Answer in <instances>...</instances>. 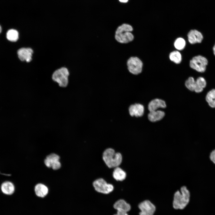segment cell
Masks as SVG:
<instances>
[{
    "label": "cell",
    "instance_id": "2e32d148",
    "mask_svg": "<svg viewBox=\"0 0 215 215\" xmlns=\"http://www.w3.org/2000/svg\"><path fill=\"white\" fill-rule=\"evenodd\" d=\"M1 190L2 193L5 194H12L15 191V187L13 184L10 181L3 182L1 185Z\"/></svg>",
    "mask_w": 215,
    "mask_h": 215
},
{
    "label": "cell",
    "instance_id": "8992f818",
    "mask_svg": "<svg viewBox=\"0 0 215 215\" xmlns=\"http://www.w3.org/2000/svg\"><path fill=\"white\" fill-rule=\"evenodd\" d=\"M208 63V61L206 58L199 55L194 57L190 60V66L196 71L202 73L205 71Z\"/></svg>",
    "mask_w": 215,
    "mask_h": 215
},
{
    "label": "cell",
    "instance_id": "5bb4252c",
    "mask_svg": "<svg viewBox=\"0 0 215 215\" xmlns=\"http://www.w3.org/2000/svg\"><path fill=\"white\" fill-rule=\"evenodd\" d=\"M165 113L162 111L156 110L150 111L148 115V119L151 122H155L162 119L164 116Z\"/></svg>",
    "mask_w": 215,
    "mask_h": 215
},
{
    "label": "cell",
    "instance_id": "44dd1931",
    "mask_svg": "<svg viewBox=\"0 0 215 215\" xmlns=\"http://www.w3.org/2000/svg\"><path fill=\"white\" fill-rule=\"evenodd\" d=\"M169 58L171 61L177 64L180 63L182 59L181 55L178 51L171 52L170 54Z\"/></svg>",
    "mask_w": 215,
    "mask_h": 215
},
{
    "label": "cell",
    "instance_id": "ba28073f",
    "mask_svg": "<svg viewBox=\"0 0 215 215\" xmlns=\"http://www.w3.org/2000/svg\"><path fill=\"white\" fill-rule=\"evenodd\" d=\"M138 206L141 210L139 215H153L156 209L155 206L148 200L141 202Z\"/></svg>",
    "mask_w": 215,
    "mask_h": 215
},
{
    "label": "cell",
    "instance_id": "3957f363",
    "mask_svg": "<svg viewBox=\"0 0 215 215\" xmlns=\"http://www.w3.org/2000/svg\"><path fill=\"white\" fill-rule=\"evenodd\" d=\"M103 161L109 168L118 167L121 163L122 156L119 153L116 152L113 149L108 148L103 152L102 155Z\"/></svg>",
    "mask_w": 215,
    "mask_h": 215
},
{
    "label": "cell",
    "instance_id": "484cf974",
    "mask_svg": "<svg viewBox=\"0 0 215 215\" xmlns=\"http://www.w3.org/2000/svg\"><path fill=\"white\" fill-rule=\"evenodd\" d=\"M114 215H128L127 212L123 211H117V213Z\"/></svg>",
    "mask_w": 215,
    "mask_h": 215
},
{
    "label": "cell",
    "instance_id": "30bf717a",
    "mask_svg": "<svg viewBox=\"0 0 215 215\" xmlns=\"http://www.w3.org/2000/svg\"><path fill=\"white\" fill-rule=\"evenodd\" d=\"M33 51L30 48H22L17 51L18 56L22 61L30 62L32 60Z\"/></svg>",
    "mask_w": 215,
    "mask_h": 215
},
{
    "label": "cell",
    "instance_id": "8fae6325",
    "mask_svg": "<svg viewBox=\"0 0 215 215\" xmlns=\"http://www.w3.org/2000/svg\"><path fill=\"white\" fill-rule=\"evenodd\" d=\"M188 40L191 44L201 43L203 39L202 34L196 30H191L188 34Z\"/></svg>",
    "mask_w": 215,
    "mask_h": 215
},
{
    "label": "cell",
    "instance_id": "277c9868",
    "mask_svg": "<svg viewBox=\"0 0 215 215\" xmlns=\"http://www.w3.org/2000/svg\"><path fill=\"white\" fill-rule=\"evenodd\" d=\"M126 65L127 70L132 74L138 75L142 71L143 63L137 57L132 56L129 57L127 60Z\"/></svg>",
    "mask_w": 215,
    "mask_h": 215
},
{
    "label": "cell",
    "instance_id": "e0dca14e",
    "mask_svg": "<svg viewBox=\"0 0 215 215\" xmlns=\"http://www.w3.org/2000/svg\"><path fill=\"white\" fill-rule=\"evenodd\" d=\"M113 178L116 181H122L126 177V173L122 168L119 167L114 169L113 173Z\"/></svg>",
    "mask_w": 215,
    "mask_h": 215
},
{
    "label": "cell",
    "instance_id": "603a6c76",
    "mask_svg": "<svg viewBox=\"0 0 215 215\" xmlns=\"http://www.w3.org/2000/svg\"><path fill=\"white\" fill-rule=\"evenodd\" d=\"M185 85L186 87L189 90L194 91L196 86V81L193 77H189L185 81Z\"/></svg>",
    "mask_w": 215,
    "mask_h": 215
},
{
    "label": "cell",
    "instance_id": "d4e9b609",
    "mask_svg": "<svg viewBox=\"0 0 215 215\" xmlns=\"http://www.w3.org/2000/svg\"><path fill=\"white\" fill-rule=\"evenodd\" d=\"M210 158L213 162L215 164V149L213 150L210 153Z\"/></svg>",
    "mask_w": 215,
    "mask_h": 215
},
{
    "label": "cell",
    "instance_id": "f546056e",
    "mask_svg": "<svg viewBox=\"0 0 215 215\" xmlns=\"http://www.w3.org/2000/svg\"><path fill=\"white\" fill-rule=\"evenodd\" d=\"M1 30H2L1 27V26L0 25V33H1Z\"/></svg>",
    "mask_w": 215,
    "mask_h": 215
},
{
    "label": "cell",
    "instance_id": "7c38bea8",
    "mask_svg": "<svg viewBox=\"0 0 215 215\" xmlns=\"http://www.w3.org/2000/svg\"><path fill=\"white\" fill-rule=\"evenodd\" d=\"M144 111V106L139 103L131 105L129 108V114L132 116L141 117L143 115Z\"/></svg>",
    "mask_w": 215,
    "mask_h": 215
},
{
    "label": "cell",
    "instance_id": "7402d4cb",
    "mask_svg": "<svg viewBox=\"0 0 215 215\" xmlns=\"http://www.w3.org/2000/svg\"><path fill=\"white\" fill-rule=\"evenodd\" d=\"M186 43L185 40L182 38L177 39L174 43V46L178 50H183L185 46Z\"/></svg>",
    "mask_w": 215,
    "mask_h": 215
},
{
    "label": "cell",
    "instance_id": "7a4b0ae2",
    "mask_svg": "<svg viewBox=\"0 0 215 215\" xmlns=\"http://www.w3.org/2000/svg\"><path fill=\"white\" fill-rule=\"evenodd\" d=\"M190 194L186 186H182L180 191H177L174 194L173 206L175 209H182L188 203Z\"/></svg>",
    "mask_w": 215,
    "mask_h": 215
},
{
    "label": "cell",
    "instance_id": "4316f807",
    "mask_svg": "<svg viewBox=\"0 0 215 215\" xmlns=\"http://www.w3.org/2000/svg\"><path fill=\"white\" fill-rule=\"evenodd\" d=\"M209 105L212 108H215V99L212 102L208 103Z\"/></svg>",
    "mask_w": 215,
    "mask_h": 215
},
{
    "label": "cell",
    "instance_id": "9a60e30c",
    "mask_svg": "<svg viewBox=\"0 0 215 215\" xmlns=\"http://www.w3.org/2000/svg\"><path fill=\"white\" fill-rule=\"evenodd\" d=\"M114 208L117 211L127 212L131 208L130 205L123 199H120L116 201L113 205Z\"/></svg>",
    "mask_w": 215,
    "mask_h": 215
},
{
    "label": "cell",
    "instance_id": "9c48e42d",
    "mask_svg": "<svg viewBox=\"0 0 215 215\" xmlns=\"http://www.w3.org/2000/svg\"><path fill=\"white\" fill-rule=\"evenodd\" d=\"M59 156L58 155L52 153L47 156L44 162L47 167H51L53 170H57L61 166L59 161Z\"/></svg>",
    "mask_w": 215,
    "mask_h": 215
},
{
    "label": "cell",
    "instance_id": "d6986e66",
    "mask_svg": "<svg viewBox=\"0 0 215 215\" xmlns=\"http://www.w3.org/2000/svg\"><path fill=\"white\" fill-rule=\"evenodd\" d=\"M206 85V81L202 77H198L196 81V86L194 91L199 93L202 92Z\"/></svg>",
    "mask_w": 215,
    "mask_h": 215
},
{
    "label": "cell",
    "instance_id": "ffe728a7",
    "mask_svg": "<svg viewBox=\"0 0 215 215\" xmlns=\"http://www.w3.org/2000/svg\"><path fill=\"white\" fill-rule=\"evenodd\" d=\"M6 37L7 39L10 41L16 42L19 38V33L16 30L10 29L7 31L6 33Z\"/></svg>",
    "mask_w": 215,
    "mask_h": 215
},
{
    "label": "cell",
    "instance_id": "ac0fdd59",
    "mask_svg": "<svg viewBox=\"0 0 215 215\" xmlns=\"http://www.w3.org/2000/svg\"><path fill=\"white\" fill-rule=\"evenodd\" d=\"M35 191L37 196L43 197L47 194L48 189L45 185L40 183L37 184L35 186Z\"/></svg>",
    "mask_w": 215,
    "mask_h": 215
},
{
    "label": "cell",
    "instance_id": "cb8c5ba5",
    "mask_svg": "<svg viewBox=\"0 0 215 215\" xmlns=\"http://www.w3.org/2000/svg\"><path fill=\"white\" fill-rule=\"evenodd\" d=\"M205 99L208 103L215 99V89H213L208 92L206 95Z\"/></svg>",
    "mask_w": 215,
    "mask_h": 215
},
{
    "label": "cell",
    "instance_id": "52a82bcc",
    "mask_svg": "<svg viewBox=\"0 0 215 215\" xmlns=\"http://www.w3.org/2000/svg\"><path fill=\"white\" fill-rule=\"evenodd\" d=\"M93 185L96 191L104 194L110 193L114 189L113 186L112 184L108 183L102 178L96 180L93 182Z\"/></svg>",
    "mask_w": 215,
    "mask_h": 215
},
{
    "label": "cell",
    "instance_id": "83f0119b",
    "mask_svg": "<svg viewBox=\"0 0 215 215\" xmlns=\"http://www.w3.org/2000/svg\"><path fill=\"white\" fill-rule=\"evenodd\" d=\"M119 1L121 2L126 3L128 2V0H119Z\"/></svg>",
    "mask_w": 215,
    "mask_h": 215
},
{
    "label": "cell",
    "instance_id": "4fadbf2b",
    "mask_svg": "<svg viewBox=\"0 0 215 215\" xmlns=\"http://www.w3.org/2000/svg\"><path fill=\"white\" fill-rule=\"evenodd\" d=\"M166 105L165 101L159 99H154L151 101L148 105V109L150 111L157 110L160 108H165Z\"/></svg>",
    "mask_w": 215,
    "mask_h": 215
},
{
    "label": "cell",
    "instance_id": "5b68a950",
    "mask_svg": "<svg viewBox=\"0 0 215 215\" xmlns=\"http://www.w3.org/2000/svg\"><path fill=\"white\" fill-rule=\"evenodd\" d=\"M69 73L67 69L62 67L56 70L53 73L52 79L57 82L60 87H66L68 83Z\"/></svg>",
    "mask_w": 215,
    "mask_h": 215
},
{
    "label": "cell",
    "instance_id": "f1b7e54d",
    "mask_svg": "<svg viewBox=\"0 0 215 215\" xmlns=\"http://www.w3.org/2000/svg\"><path fill=\"white\" fill-rule=\"evenodd\" d=\"M213 51L214 55L215 56V44L214 45L213 47Z\"/></svg>",
    "mask_w": 215,
    "mask_h": 215
},
{
    "label": "cell",
    "instance_id": "6da1fadb",
    "mask_svg": "<svg viewBox=\"0 0 215 215\" xmlns=\"http://www.w3.org/2000/svg\"><path fill=\"white\" fill-rule=\"evenodd\" d=\"M133 28L130 25L124 23L118 26L115 32L114 38L118 43L126 44L131 42L134 36L131 32Z\"/></svg>",
    "mask_w": 215,
    "mask_h": 215
}]
</instances>
